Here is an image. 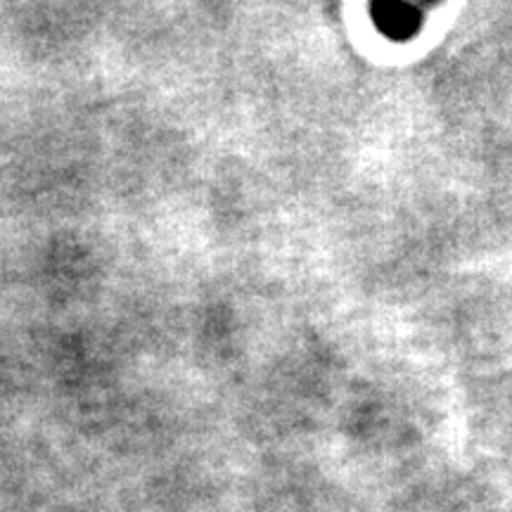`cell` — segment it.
<instances>
[{"label":"cell","mask_w":512,"mask_h":512,"mask_svg":"<svg viewBox=\"0 0 512 512\" xmlns=\"http://www.w3.org/2000/svg\"><path fill=\"white\" fill-rule=\"evenodd\" d=\"M377 24L394 36H411L420 27V12L406 3H382L375 8Z\"/></svg>","instance_id":"obj_1"}]
</instances>
